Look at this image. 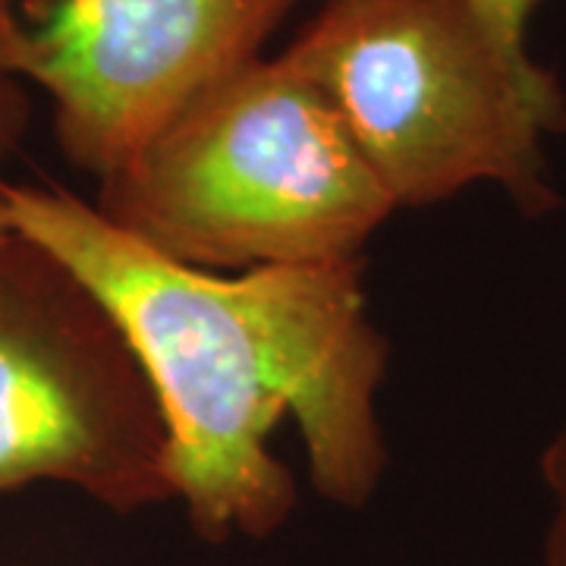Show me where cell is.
<instances>
[{"instance_id": "cell-1", "label": "cell", "mask_w": 566, "mask_h": 566, "mask_svg": "<svg viewBox=\"0 0 566 566\" xmlns=\"http://www.w3.org/2000/svg\"><path fill=\"white\" fill-rule=\"evenodd\" d=\"M7 218L120 327L161 412L174 501L202 542H262L293 516L296 482L271 450L286 412L324 501L375 497L390 344L368 312L365 259L205 271L57 186L7 182Z\"/></svg>"}, {"instance_id": "cell-2", "label": "cell", "mask_w": 566, "mask_h": 566, "mask_svg": "<svg viewBox=\"0 0 566 566\" xmlns=\"http://www.w3.org/2000/svg\"><path fill=\"white\" fill-rule=\"evenodd\" d=\"M281 54L318 85L397 208L479 182L528 218L560 205L545 142L566 133L564 85L472 0H324Z\"/></svg>"}, {"instance_id": "cell-3", "label": "cell", "mask_w": 566, "mask_h": 566, "mask_svg": "<svg viewBox=\"0 0 566 566\" xmlns=\"http://www.w3.org/2000/svg\"><path fill=\"white\" fill-rule=\"evenodd\" d=\"M111 223L205 271L363 259L397 211L318 85L283 54L208 88L98 182Z\"/></svg>"}, {"instance_id": "cell-4", "label": "cell", "mask_w": 566, "mask_h": 566, "mask_svg": "<svg viewBox=\"0 0 566 566\" xmlns=\"http://www.w3.org/2000/svg\"><path fill=\"white\" fill-rule=\"evenodd\" d=\"M39 482L123 516L174 501L161 412L120 327L13 230L0 245V494Z\"/></svg>"}, {"instance_id": "cell-5", "label": "cell", "mask_w": 566, "mask_h": 566, "mask_svg": "<svg viewBox=\"0 0 566 566\" xmlns=\"http://www.w3.org/2000/svg\"><path fill=\"white\" fill-rule=\"evenodd\" d=\"M303 0H0V80L51 102L63 158L102 182L262 57Z\"/></svg>"}, {"instance_id": "cell-6", "label": "cell", "mask_w": 566, "mask_h": 566, "mask_svg": "<svg viewBox=\"0 0 566 566\" xmlns=\"http://www.w3.org/2000/svg\"><path fill=\"white\" fill-rule=\"evenodd\" d=\"M542 482L551 494V516L538 566H566V422L542 450Z\"/></svg>"}, {"instance_id": "cell-7", "label": "cell", "mask_w": 566, "mask_h": 566, "mask_svg": "<svg viewBox=\"0 0 566 566\" xmlns=\"http://www.w3.org/2000/svg\"><path fill=\"white\" fill-rule=\"evenodd\" d=\"M29 117H32V104L25 95V85L0 80V167L20 151Z\"/></svg>"}, {"instance_id": "cell-8", "label": "cell", "mask_w": 566, "mask_h": 566, "mask_svg": "<svg viewBox=\"0 0 566 566\" xmlns=\"http://www.w3.org/2000/svg\"><path fill=\"white\" fill-rule=\"evenodd\" d=\"M488 20L504 29L513 39L528 41V20L538 7V0H472Z\"/></svg>"}, {"instance_id": "cell-9", "label": "cell", "mask_w": 566, "mask_h": 566, "mask_svg": "<svg viewBox=\"0 0 566 566\" xmlns=\"http://www.w3.org/2000/svg\"><path fill=\"white\" fill-rule=\"evenodd\" d=\"M13 227H10V218H7V182L0 180V245L10 240Z\"/></svg>"}]
</instances>
